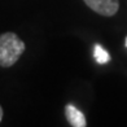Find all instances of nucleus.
I'll use <instances>...</instances> for the list:
<instances>
[{
	"label": "nucleus",
	"mask_w": 127,
	"mask_h": 127,
	"mask_svg": "<svg viewBox=\"0 0 127 127\" xmlns=\"http://www.w3.org/2000/svg\"><path fill=\"white\" fill-rule=\"evenodd\" d=\"M25 43L14 32H4L0 35V66L10 67L18 61L25 52Z\"/></svg>",
	"instance_id": "nucleus-1"
},
{
	"label": "nucleus",
	"mask_w": 127,
	"mask_h": 127,
	"mask_svg": "<svg viewBox=\"0 0 127 127\" xmlns=\"http://www.w3.org/2000/svg\"><path fill=\"white\" fill-rule=\"evenodd\" d=\"M83 1L94 12L105 17L114 16L119 9L118 0H83Z\"/></svg>",
	"instance_id": "nucleus-2"
},
{
	"label": "nucleus",
	"mask_w": 127,
	"mask_h": 127,
	"mask_svg": "<svg viewBox=\"0 0 127 127\" xmlns=\"http://www.w3.org/2000/svg\"><path fill=\"white\" fill-rule=\"evenodd\" d=\"M65 114H66L69 123L73 127H86L87 126V121H86L84 114L78 108L71 105V104H67L65 106Z\"/></svg>",
	"instance_id": "nucleus-3"
},
{
	"label": "nucleus",
	"mask_w": 127,
	"mask_h": 127,
	"mask_svg": "<svg viewBox=\"0 0 127 127\" xmlns=\"http://www.w3.org/2000/svg\"><path fill=\"white\" fill-rule=\"evenodd\" d=\"M94 59L96 60L97 64L104 65V64H108L110 61V55L108 53L106 49H104L100 44H96L94 48Z\"/></svg>",
	"instance_id": "nucleus-4"
},
{
	"label": "nucleus",
	"mask_w": 127,
	"mask_h": 127,
	"mask_svg": "<svg viewBox=\"0 0 127 127\" xmlns=\"http://www.w3.org/2000/svg\"><path fill=\"white\" fill-rule=\"evenodd\" d=\"M1 119H3V108L0 105V122H1Z\"/></svg>",
	"instance_id": "nucleus-5"
},
{
	"label": "nucleus",
	"mask_w": 127,
	"mask_h": 127,
	"mask_svg": "<svg viewBox=\"0 0 127 127\" xmlns=\"http://www.w3.org/2000/svg\"><path fill=\"white\" fill-rule=\"evenodd\" d=\"M125 44H126V47H127V38H126V42H125Z\"/></svg>",
	"instance_id": "nucleus-6"
}]
</instances>
